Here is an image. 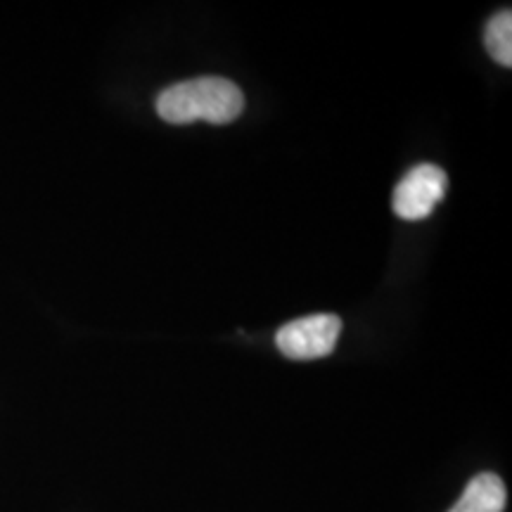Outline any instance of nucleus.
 Segmentation results:
<instances>
[{"label":"nucleus","mask_w":512,"mask_h":512,"mask_svg":"<svg viewBox=\"0 0 512 512\" xmlns=\"http://www.w3.org/2000/svg\"><path fill=\"white\" fill-rule=\"evenodd\" d=\"M245 110V95L233 81L221 76H202L183 83H174L157 98V114L169 124H230Z\"/></svg>","instance_id":"obj_1"},{"label":"nucleus","mask_w":512,"mask_h":512,"mask_svg":"<svg viewBox=\"0 0 512 512\" xmlns=\"http://www.w3.org/2000/svg\"><path fill=\"white\" fill-rule=\"evenodd\" d=\"M448 188L446 171L437 164H420L403 176L394 190V211L406 221H420L444 200Z\"/></svg>","instance_id":"obj_3"},{"label":"nucleus","mask_w":512,"mask_h":512,"mask_svg":"<svg viewBox=\"0 0 512 512\" xmlns=\"http://www.w3.org/2000/svg\"><path fill=\"white\" fill-rule=\"evenodd\" d=\"M508 491L503 479L494 472H482L465 486L463 496L448 512H503Z\"/></svg>","instance_id":"obj_4"},{"label":"nucleus","mask_w":512,"mask_h":512,"mask_svg":"<svg viewBox=\"0 0 512 512\" xmlns=\"http://www.w3.org/2000/svg\"><path fill=\"white\" fill-rule=\"evenodd\" d=\"M484 43L489 55L494 57L498 64L510 67L512 64V12L501 10L489 19L484 31Z\"/></svg>","instance_id":"obj_5"},{"label":"nucleus","mask_w":512,"mask_h":512,"mask_svg":"<svg viewBox=\"0 0 512 512\" xmlns=\"http://www.w3.org/2000/svg\"><path fill=\"white\" fill-rule=\"evenodd\" d=\"M339 332H342V320L335 313H313L283 325L275 335V344L287 358L311 361L332 354Z\"/></svg>","instance_id":"obj_2"}]
</instances>
